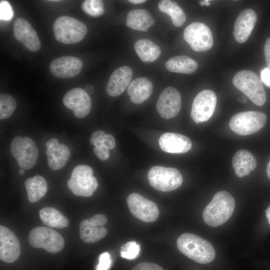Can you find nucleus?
<instances>
[{
    "label": "nucleus",
    "mask_w": 270,
    "mask_h": 270,
    "mask_svg": "<svg viewBox=\"0 0 270 270\" xmlns=\"http://www.w3.org/2000/svg\"><path fill=\"white\" fill-rule=\"evenodd\" d=\"M216 93L210 90L199 92L194 100L190 116L196 124L208 121L212 116L216 104Z\"/></svg>",
    "instance_id": "11"
},
{
    "label": "nucleus",
    "mask_w": 270,
    "mask_h": 270,
    "mask_svg": "<svg viewBox=\"0 0 270 270\" xmlns=\"http://www.w3.org/2000/svg\"><path fill=\"white\" fill-rule=\"evenodd\" d=\"M132 4H140L146 2V0H128Z\"/></svg>",
    "instance_id": "43"
},
{
    "label": "nucleus",
    "mask_w": 270,
    "mask_h": 270,
    "mask_svg": "<svg viewBox=\"0 0 270 270\" xmlns=\"http://www.w3.org/2000/svg\"><path fill=\"white\" fill-rule=\"evenodd\" d=\"M30 202H36L45 196L48 185L45 179L40 176L27 178L24 182Z\"/></svg>",
    "instance_id": "28"
},
{
    "label": "nucleus",
    "mask_w": 270,
    "mask_h": 270,
    "mask_svg": "<svg viewBox=\"0 0 270 270\" xmlns=\"http://www.w3.org/2000/svg\"><path fill=\"white\" fill-rule=\"evenodd\" d=\"M134 48L138 56L144 62H154L161 54L160 46L148 39L137 40L134 44Z\"/></svg>",
    "instance_id": "27"
},
{
    "label": "nucleus",
    "mask_w": 270,
    "mask_h": 270,
    "mask_svg": "<svg viewBox=\"0 0 270 270\" xmlns=\"http://www.w3.org/2000/svg\"><path fill=\"white\" fill-rule=\"evenodd\" d=\"M126 202L130 212L137 218L146 222H153L158 219L159 210L156 204L140 194L136 192L130 194Z\"/></svg>",
    "instance_id": "12"
},
{
    "label": "nucleus",
    "mask_w": 270,
    "mask_h": 270,
    "mask_svg": "<svg viewBox=\"0 0 270 270\" xmlns=\"http://www.w3.org/2000/svg\"><path fill=\"white\" fill-rule=\"evenodd\" d=\"M266 214L268 223L270 224V206L266 210Z\"/></svg>",
    "instance_id": "45"
},
{
    "label": "nucleus",
    "mask_w": 270,
    "mask_h": 270,
    "mask_svg": "<svg viewBox=\"0 0 270 270\" xmlns=\"http://www.w3.org/2000/svg\"><path fill=\"white\" fill-rule=\"evenodd\" d=\"M20 254V246L16 234L8 228L0 226V259L6 263L15 262Z\"/></svg>",
    "instance_id": "15"
},
{
    "label": "nucleus",
    "mask_w": 270,
    "mask_h": 270,
    "mask_svg": "<svg viewBox=\"0 0 270 270\" xmlns=\"http://www.w3.org/2000/svg\"><path fill=\"white\" fill-rule=\"evenodd\" d=\"M184 38L196 52H204L210 49L214 40L210 28L205 24L194 22L184 30Z\"/></svg>",
    "instance_id": "10"
},
{
    "label": "nucleus",
    "mask_w": 270,
    "mask_h": 270,
    "mask_svg": "<svg viewBox=\"0 0 270 270\" xmlns=\"http://www.w3.org/2000/svg\"><path fill=\"white\" fill-rule=\"evenodd\" d=\"M264 54L268 68L270 69V37L267 38L265 42Z\"/></svg>",
    "instance_id": "41"
},
{
    "label": "nucleus",
    "mask_w": 270,
    "mask_h": 270,
    "mask_svg": "<svg viewBox=\"0 0 270 270\" xmlns=\"http://www.w3.org/2000/svg\"><path fill=\"white\" fill-rule=\"evenodd\" d=\"M62 102L66 108L72 110L74 116L78 118H84L91 110L90 96L80 88L68 90L64 96Z\"/></svg>",
    "instance_id": "14"
},
{
    "label": "nucleus",
    "mask_w": 270,
    "mask_h": 270,
    "mask_svg": "<svg viewBox=\"0 0 270 270\" xmlns=\"http://www.w3.org/2000/svg\"><path fill=\"white\" fill-rule=\"evenodd\" d=\"M232 166L236 174L240 178H242L249 174L256 168V160L248 150H240L233 156Z\"/></svg>",
    "instance_id": "23"
},
{
    "label": "nucleus",
    "mask_w": 270,
    "mask_h": 270,
    "mask_svg": "<svg viewBox=\"0 0 270 270\" xmlns=\"http://www.w3.org/2000/svg\"><path fill=\"white\" fill-rule=\"evenodd\" d=\"M234 208V197L228 192L219 191L204 208L202 213L203 220L210 226H220L232 216Z\"/></svg>",
    "instance_id": "1"
},
{
    "label": "nucleus",
    "mask_w": 270,
    "mask_h": 270,
    "mask_svg": "<svg viewBox=\"0 0 270 270\" xmlns=\"http://www.w3.org/2000/svg\"><path fill=\"white\" fill-rule=\"evenodd\" d=\"M266 172L268 176L270 178V160L269 161L266 168Z\"/></svg>",
    "instance_id": "46"
},
{
    "label": "nucleus",
    "mask_w": 270,
    "mask_h": 270,
    "mask_svg": "<svg viewBox=\"0 0 270 270\" xmlns=\"http://www.w3.org/2000/svg\"><path fill=\"white\" fill-rule=\"evenodd\" d=\"M18 173L20 174V175H23L24 173V170L22 169V168H21L18 171Z\"/></svg>",
    "instance_id": "48"
},
{
    "label": "nucleus",
    "mask_w": 270,
    "mask_h": 270,
    "mask_svg": "<svg viewBox=\"0 0 270 270\" xmlns=\"http://www.w3.org/2000/svg\"><path fill=\"white\" fill-rule=\"evenodd\" d=\"M14 36L28 50L32 52L38 51L41 46L36 32L25 19L17 18L14 24Z\"/></svg>",
    "instance_id": "16"
},
{
    "label": "nucleus",
    "mask_w": 270,
    "mask_h": 270,
    "mask_svg": "<svg viewBox=\"0 0 270 270\" xmlns=\"http://www.w3.org/2000/svg\"><path fill=\"white\" fill-rule=\"evenodd\" d=\"M152 90V84L148 79L138 78L130 83L127 92L131 102L138 104L147 100L151 96Z\"/></svg>",
    "instance_id": "22"
},
{
    "label": "nucleus",
    "mask_w": 270,
    "mask_h": 270,
    "mask_svg": "<svg viewBox=\"0 0 270 270\" xmlns=\"http://www.w3.org/2000/svg\"><path fill=\"white\" fill-rule=\"evenodd\" d=\"M84 90L89 96L90 94H93L94 92V88L93 86L90 84L86 85L85 86Z\"/></svg>",
    "instance_id": "42"
},
{
    "label": "nucleus",
    "mask_w": 270,
    "mask_h": 270,
    "mask_svg": "<svg viewBox=\"0 0 270 270\" xmlns=\"http://www.w3.org/2000/svg\"><path fill=\"white\" fill-rule=\"evenodd\" d=\"M234 86L258 106L264 104L266 92L262 82L258 76L250 70H242L234 76Z\"/></svg>",
    "instance_id": "3"
},
{
    "label": "nucleus",
    "mask_w": 270,
    "mask_h": 270,
    "mask_svg": "<svg viewBox=\"0 0 270 270\" xmlns=\"http://www.w3.org/2000/svg\"><path fill=\"white\" fill-rule=\"evenodd\" d=\"M132 270H164L159 265L150 262L138 264Z\"/></svg>",
    "instance_id": "37"
},
{
    "label": "nucleus",
    "mask_w": 270,
    "mask_h": 270,
    "mask_svg": "<svg viewBox=\"0 0 270 270\" xmlns=\"http://www.w3.org/2000/svg\"><path fill=\"white\" fill-rule=\"evenodd\" d=\"M82 60L72 56H64L54 59L50 65V72L59 78H70L78 75L82 68Z\"/></svg>",
    "instance_id": "17"
},
{
    "label": "nucleus",
    "mask_w": 270,
    "mask_h": 270,
    "mask_svg": "<svg viewBox=\"0 0 270 270\" xmlns=\"http://www.w3.org/2000/svg\"><path fill=\"white\" fill-rule=\"evenodd\" d=\"M104 145L108 149H113L116 146L114 137L110 134H106L104 141Z\"/></svg>",
    "instance_id": "39"
},
{
    "label": "nucleus",
    "mask_w": 270,
    "mask_h": 270,
    "mask_svg": "<svg viewBox=\"0 0 270 270\" xmlns=\"http://www.w3.org/2000/svg\"><path fill=\"white\" fill-rule=\"evenodd\" d=\"M132 76V70L128 66H122L111 74L106 86L107 94L113 97L121 94L128 88Z\"/></svg>",
    "instance_id": "20"
},
{
    "label": "nucleus",
    "mask_w": 270,
    "mask_h": 270,
    "mask_svg": "<svg viewBox=\"0 0 270 270\" xmlns=\"http://www.w3.org/2000/svg\"><path fill=\"white\" fill-rule=\"evenodd\" d=\"M126 26L135 30L146 32L154 24V20L146 10H130L126 16Z\"/></svg>",
    "instance_id": "24"
},
{
    "label": "nucleus",
    "mask_w": 270,
    "mask_h": 270,
    "mask_svg": "<svg viewBox=\"0 0 270 270\" xmlns=\"http://www.w3.org/2000/svg\"><path fill=\"white\" fill-rule=\"evenodd\" d=\"M53 30L58 41L65 44H72L84 39L87 32V27L76 18L64 16L56 20Z\"/></svg>",
    "instance_id": "4"
},
{
    "label": "nucleus",
    "mask_w": 270,
    "mask_h": 270,
    "mask_svg": "<svg viewBox=\"0 0 270 270\" xmlns=\"http://www.w3.org/2000/svg\"><path fill=\"white\" fill-rule=\"evenodd\" d=\"M148 178L150 184L162 192H170L179 188L183 179L180 172L172 168L154 166L148 171Z\"/></svg>",
    "instance_id": "8"
},
{
    "label": "nucleus",
    "mask_w": 270,
    "mask_h": 270,
    "mask_svg": "<svg viewBox=\"0 0 270 270\" xmlns=\"http://www.w3.org/2000/svg\"><path fill=\"white\" fill-rule=\"evenodd\" d=\"M238 100L242 103H246V99L244 96H240L238 98Z\"/></svg>",
    "instance_id": "47"
},
{
    "label": "nucleus",
    "mask_w": 270,
    "mask_h": 270,
    "mask_svg": "<svg viewBox=\"0 0 270 270\" xmlns=\"http://www.w3.org/2000/svg\"><path fill=\"white\" fill-rule=\"evenodd\" d=\"M82 8L85 13L92 17L101 16L104 10V3L100 0H85L82 4Z\"/></svg>",
    "instance_id": "32"
},
{
    "label": "nucleus",
    "mask_w": 270,
    "mask_h": 270,
    "mask_svg": "<svg viewBox=\"0 0 270 270\" xmlns=\"http://www.w3.org/2000/svg\"><path fill=\"white\" fill-rule=\"evenodd\" d=\"M106 134L103 131L98 130L92 133L90 138V142L94 146H100Z\"/></svg>",
    "instance_id": "36"
},
{
    "label": "nucleus",
    "mask_w": 270,
    "mask_h": 270,
    "mask_svg": "<svg viewBox=\"0 0 270 270\" xmlns=\"http://www.w3.org/2000/svg\"><path fill=\"white\" fill-rule=\"evenodd\" d=\"M94 152L98 158L101 160H106L110 156V150L104 145L100 146H94Z\"/></svg>",
    "instance_id": "38"
},
{
    "label": "nucleus",
    "mask_w": 270,
    "mask_h": 270,
    "mask_svg": "<svg viewBox=\"0 0 270 270\" xmlns=\"http://www.w3.org/2000/svg\"><path fill=\"white\" fill-rule=\"evenodd\" d=\"M179 250L196 262L204 264L215 258V250L210 242L192 234L184 233L176 240Z\"/></svg>",
    "instance_id": "2"
},
{
    "label": "nucleus",
    "mask_w": 270,
    "mask_h": 270,
    "mask_svg": "<svg viewBox=\"0 0 270 270\" xmlns=\"http://www.w3.org/2000/svg\"><path fill=\"white\" fill-rule=\"evenodd\" d=\"M159 10L171 18L173 24L178 27L182 26L186 20V16L176 2L170 0H162L158 4Z\"/></svg>",
    "instance_id": "30"
},
{
    "label": "nucleus",
    "mask_w": 270,
    "mask_h": 270,
    "mask_svg": "<svg viewBox=\"0 0 270 270\" xmlns=\"http://www.w3.org/2000/svg\"><path fill=\"white\" fill-rule=\"evenodd\" d=\"M92 168L86 165L76 166L71 174L67 185L72 192L78 196L88 197L96 190L98 184L93 176Z\"/></svg>",
    "instance_id": "5"
},
{
    "label": "nucleus",
    "mask_w": 270,
    "mask_h": 270,
    "mask_svg": "<svg viewBox=\"0 0 270 270\" xmlns=\"http://www.w3.org/2000/svg\"><path fill=\"white\" fill-rule=\"evenodd\" d=\"M46 154L50 168L56 170L62 168L70 157L68 148L62 144H59L56 138H52L46 143Z\"/></svg>",
    "instance_id": "18"
},
{
    "label": "nucleus",
    "mask_w": 270,
    "mask_h": 270,
    "mask_svg": "<svg viewBox=\"0 0 270 270\" xmlns=\"http://www.w3.org/2000/svg\"><path fill=\"white\" fill-rule=\"evenodd\" d=\"M14 16V12L10 4L6 0H1L0 2V20H9Z\"/></svg>",
    "instance_id": "34"
},
{
    "label": "nucleus",
    "mask_w": 270,
    "mask_h": 270,
    "mask_svg": "<svg viewBox=\"0 0 270 270\" xmlns=\"http://www.w3.org/2000/svg\"><path fill=\"white\" fill-rule=\"evenodd\" d=\"M81 240L85 242L92 243L103 238L107 234V230L90 220H83L80 225Z\"/></svg>",
    "instance_id": "25"
},
{
    "label": "nucleus",
    "mask_w": 270,
    "mask_h": 270,
    "mask_svg": "<svg viewBox=\"0 0 270 270\" xmlns=\"http://www.w3.org/2000/svg\"><path fill=\"white\" fill-rule=\"evenodd\" d=\"M165 66L170 72L190 74L196 71L198 64L187 56H179L168 59Z\"/></svg>",
    "instance_id": "26"
},
{
    "label": "nucleus",
    "mask_w": 270,
    "mask_h": 270,
    "mask_svg": "<svg viewBox=\"0 0 270 270\" xmlns=\"http://www.w3.org/2000/svg\"><path fill=\"white\" fill-rule=\"evenodd\" d=\"M10 150L22 168L29 170L36 164L38 150L31 138L20 136L14 138L10 144Z\"/></svg>",
    "instance_id": "9"
},
{
    "label": "nucleus",
    "mask_w": 270,
    "mask_h": 270,
    "mask_svg": "<svg viewBox=\"0 0 270 270\" xmlns=\"http://www.w3.org/2000/svg\"><path fill=\"white\" fill-rule=\"evenodd\" d=\"M182 100L179 92L172 86H168L160 93L156 104L160 116L165 119L172 118L180 112Z\"/></svg>",
    "instance_id": "13"
},
{
    "label": "nucleus",
    "mask_w": 270,
    "mask_h": 270,
    "mask_svg": "<svg viewBox=\"0 0 270 270\" xmlns=\"http://www.w3.org/2000/svg\"><path fill=\"white\" fill-rule=\"evenodd\" d=\"M257 20L256 12L252 9L242 10L236 18L233 30L236 40L244 42L250 35Z\"/></svg>",
    "instance_id": "21"
},
{
    "label": "nucleus",
    "mask_w": 270,
    "mask_h": 270,
    "mask_svg": "<svg viewBox=\"0 0 270 270\" xmlns=\"http://www.w3.org/2000/svg\"><path fill=\"white\" fill-rule=\"evenodd\" d=\"M260 77L262 82L270 86V69L269 68H265L261 71Z\"/></svg>",
    "instance_id": "40"
},
{
    "label": "nucleus",
    "mask_w": 270,
    "mask_h": 270,
    "mask_svg": "<svg viewBox=\"0 0 270 270\" xmlns=\"http://www.w3.org/2000/svg\"><path fill=\"white\" fill-rule=\"evenodd\" d=\"M42 222L50 228H64L69 224L68 220L58 210L52 207H46L39 211Z\"/></svg>",
    "instance_id": "29"
},
{
    "label": "nucleus",
    "mask_w": 270,
    "mask_h": 270,
    "mask_svg": "<svg viewBox=\"0 0 270 270\" xmlns=\"http://www.w3.org/2000/svg\"><path fill=\"white\" fill-rule=\"evenodd\" d=\"M28 242L33 248H43L52 254L61 251L64 245V239L59 233L44 226L34 228L28 234Z\"/></svg>",
    "instance_id": "7"
},
{
    "label": "nucleus",
    "mask_w": 270,
    "mask_h": 270,
    "mask_svg": "<svg viewBox=\"0 0 270 270\" xmlns=\"http://www.w3.org/2000/svg\"><path fill=\"white\" fill-rule=\"evenodd\" d=\"M266 120V116L263 112L257 111L242 112L231 118L229 126L237 134L250 135L262 128Z\"/></svg>",
    "instance_id": "6"
},
{
    "label": "nucleus",
    "mask_w": 270,
    "mask_h": 270,
    "mask_svg": "<svg viewBox=\"0 0 270 270\" xmlns=\"http://www.w3.org/2000/svg\"><path fill=\"white\" fill-rule=\"evenodd\" d=\"M16 106L15 99L10 95L1 94L0 95V118L6 119L14 112Z\"/></svg>",
    "instance_id": "31"
},
{
    "label": "nucleus",
    "mask_w": 270,
    "mask_h": 270,
    "mask_svg": "<svg viewBox=\"0 0 270 270\" xmlns=\"http://www.w3.org/2000/svg\"><path fill=\"white\" fill-rule=\"evenodd\" d=\"M140 246L135 241L128 242L121 246L120 256L127 260L136 258L140 252Z\"/></svg>",
    "instance_id": "33"
},
{
    "label": "nucleus",
    "mask_w": 270,
    "mask_h": 270,
    "mask_svg": "<svg viewBox=\"0 0 270 270\" xmlns=\"http://www.w3.org/2000/svg\"><path fill=\"white\" fill-rule=\"evenodd\" d=\"M160 148L164 152L172 154H184L191 148L192 143L186 136L174 132L162 134L158 140Z\"/></svg>",
    "instance_id": "19"
},
{
    "label": "nucleus",
    "mask_w": 270,
    "mask_h": 270,
    "mask_svg": "<svg viewBox=\"0 0 270 270\" xmlns=\"http://www.w3.org/2000/svg\"><path fill=\"white\" fill-rule=\"evenodd\" d=\"M112 264V260L109 253L105 252L101 254L98 258V262L96 270H108Z\"/></svg>",
    "instance_id": "35"
},
{
    "label": "nucleus",
    "mask_w": 270,
    "mask_h": 270,
    "mask_svg": "<svg viewBox=\"0 0 270 270\" xmlns=\"http://www.w3.org/2000/svg\"><path fill=\"white\" fill-rule=\"evenodd\" d=\"M210 1L208 0H204L200 2L199 4L201 6H203L204 5H206V6H209L210 4Z\"/></svg>",
    "instance_id": "44"
}]
</instances>
